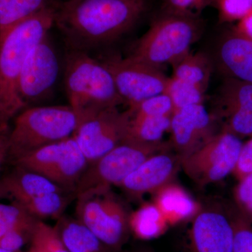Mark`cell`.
I'll list each match as a JSON object with an SVG mask.
<instances>
[{
	"instance_id": "1",
	"label": "cell",
	"mask_w": 252,
	"mask_h": 252,
	"mask_svg": "<svg viewBox=\"0 0 252 252\" xmlns=\"http://www.w3.org/2000/svg\"><path fill=\"white\" fill-rule=\"evenodd\" d=\"M150 4V0L56 1L54 24L69 50L89 53L128 32L148 11Z\"/></svg>"
},
{
	"instance_id": "2",
	"label": "cell",
	"mask_w": 252,
	"mask_h": 252,
	"mask_svg": "<svg viewBox=\"0 0 252 252\" xmlns=\"http://www.w3.org/2000/svg\"><path fill=\"white\" fill-rule=\"evenodd\" d=\"M55 2L0 33V114L6 120L26 109L18 97V79L30 53L54 25Z\"/></svg>"
},
{
	"instance_id": "3",
	"label": "cell",
	"mask_w": 252,
	"mask_h": 252,
	"mask_svg": "<svg viewBox=\"0 0 252 252\" xmlns=\"http://www.w3.org/2000/svg\"><path fill=\"white\" fill-rule=\"evenodd\" d=\"M64 78L69 106L79 120L124 103L109 69L89 53L69 49Z\"/></svg>"
},
{
	"instance_id": "4",
	"label": "cell",
	"mask_w": 252,
	"mask_h": 252,
	"mask_svg": "<svg viewBox=\"0 0 252 252\" xmlns=\"http://www.w3.org/2000/svg\"><path fill=\"white\" fill-rule=\"evenodd\" d=\"M202 28L199 16L163 11L136 42L128 56L157 67L172 65L190 53Z\"/></svg>"
},
{
	"instance_id": "5",
	"label": "cell",
	"mask_w": 252,
	"mask_h": 252,
	"mask_svg": "<svg viewBox=\"0 0 252 252\" xmlns=\"http://www.w3.org/2000/svg\"><path fill=\"white\" fill-rule=\"evenodd\" d=\"M15 117L9 134V162L72 137L79 122L69 105L28 107Z\"/></svg>"
},
{
	"instance_id": "6",
	"label": "cell",
	"mask_w": 252,
	"mask_h": 252,
	"mask_svg": "<svg viewBox=\"0 0 252 252\" xmlns=\"http://www.w3.org/2000/svg\"><path fill=\"white\" fill-rule=\"evenodd\" d=\"M76 201V218L113 252H120L131 233V212L112 188L89 190Z\"/></svg>"
},
{
	"instance_id": "7",
	"label": "cell",
	"mask_w": 252,
	"mask_h": 252,
	"mask_svg": "<svg viewBox=\"0 0 252 252\" xmlns=\"http://www.w3.org/2000/svg\"><path fill=\"white\" fill-rule=\"evenodd\" d=\"M35 172L68 191L74 192L89 162L74 137L49 144L10 162Z\"/></svg>"
},
{
	"instance_id": "8",
	"label": "cell",
	"mask_w": 252,
	"mask_h": 252,
	"mask_svg": "<svg viewBox=\"0 0 252 252\" xmlns=\"http://www.w3.org/2000/svg\"><path fill=\"white\" fill-rule=\"evenodd\" d=\"M169 144L124 142L89 164L76 189V195L97 189L117 187L149 157L167 151Z\"/></svg>"
},
{
	"instance_id": "9",
	"label": "cell",
	"mask_w": 252,
	"mask_h": 252,
	"mask_svg": "<svg viewBox=\"0 0 252 252\" xmlns=\"http://www.w3.org/2000/svg\"><path fill=\"white\" fill-rule=\"evenodd\" d=\"M243 145L237 136L220 131L201 148L182 159L181 167L195 184L205 187L233 172Z\"/></svg>"
},
{
	"instance_id": "10",
	"label": "cell",
	"mask_w": 252,
	"mask_h": 252,
	"mask_svg": "<svg viewBox=\"0 0 252 252\" xmlns=\"http://www.w3.org/2000/svg\"><path fill=\"white\" fill-rule=\"evenodd\" d=\"M100 61L112 74L118 92L129 108L166 91L169 77L161 67L129 56H109Z\"/></svg>"
},
{
	"instance_id": "11",
	"label": "cell",
	"mask_w": 252,
	"mask_h": 252,
	"mask_svg": "<svg viewBox=\"0 0 252 252\" xmlns=\"http://www.w3.org/2000/svg\"><path fill=\"white\" fill-rule=\"evenodd\" d=\"M131 114L118 107L99 111L79 120L73 137L89 164L112 151L125 140Z\"/></svg>"
},
{
	"instance_id": "12",
	"label": "cell",
	"mask_w": 252,
	"mask_h": 252,
	"mask_svg": "<svg viewBox=\"0 0 252 252\" xmlns=\"http://www.w3.org/2000/svg\"><path fill=\"white\" fill-rule=\"evenodd\" d=\"M59 72V56L47 34L30 53L18 79V97L26 108L51 94Z\"/></svg>"
},
{
	"instance_id": "13",
	"label": "cell",
	"mask_w": 252,
	"mask_h": 252,
	"mask_svg": "<svg viewBox=\"0 0 252 252\" xmlns=\"http://www.w3.org/2000/svg\"><path fill=\"white\" fill-rule=\"evenodd\" d=\"M216 119L203 104L187 106L173 113L170 130L172 143L182 160L218 134Z\"/></svg>"
},
{
	"instance_id": "14",
	"label": "cell",
	"mask_w": 252,
	"mask_h": 252,
	"mask_svg": "<svg viewBox=\"0 0 252 252\" xmlns=\"http://www.w3.org/2000/svg\"><path fill=\"white\" fill-rule=\"evenodd\" d=\"M234 229L227 208H200L189 233L190 252H234Z\"/></svg>"
},
{
	"instance_id": "15",
	"label": "cell",
	"mask_w": 252,
	"mask_h": 252,
	"mask_svg": "<svg viewBox=\"0 0 252 252\" xmlns=\"http://www.w3.org/2000/svg\"><path fill=\"white\" fill-rule=\"evenodd\" d=\"M182 159L168 150L154 154L144 160L119 185L132 200H140L146 194H154L173 182Z\"/></svg>"
},
{
	"instance_id": "16",
	"label": "cell",
	"mask_w": 252,
	"mask_h": 252,
	"mask_svg": "<svg viewBox=\"0 0 252 252\" xmlns=\"http://www.w3.org/2000/svg\"><path fill=\"white\" fill-rule=\"evenodd\" d=\"M216 58L226 77L252 84V41L229 30L220 36Z\"/></svg>"
},
{
	"instance_id": "17",
	"label": "cell",
	"mask_w": 252,
	"mask_h": 252,
	"mask_svg": "<svg viewBox=\"0 0 252 252\" xmlns=\"http://www.w3.org/2000/svg\"><path fill=\"white\" fill-rule=\"evenodd\" d=\"M63 190H67L43 176L19 167H14L12 171L0 180V198H8L18 204L42 194Z\"/></svg>"
},
{
	"instance_id": "18",
	"label": "cell",
	"mask_w": 252,
	"mask_h": 252,
	"mask_svg": "<svg viewBox=\"0 0 252 252\" xmlns=\"http://www.w3.org/2000/svg\"><path fill=\"white\" fill-rule=\"evenodd\" d=\"M153 195V203L161 212L168 224H176L194 217L200 210L199 204L188 192L173 182L159 189Z\"/></svg>"
},
{
	"instance_id": "19",
	"label": "cell",
	"mask_w": 252,
	"mask_h": 252,
	"mask_svg": "<svg viewBox=\"0 0 252 252\" xmlns=\"http://www.w3.org/2000/svg\"><path fill=\"white\" fill-rule=\"evenodd\" d=\"M54 226L69 252H114L76 217L64 215Z\"/></svg>"
},
{
	"instance_id": "20",
	"label": "cell",
	"mask_w": 252,
	"mask_h": 252,
	"mask_svg": "<svg viewBox=\"0 0 252 252\" xmlns=\"http://www.w3.org/2000/svg\"><path fill=\"white\" fill-rule=\"evenodd\" d=\"M172 66V77L196 86L205 93L212 72V63L206 54L189 53Z\"/></svg>"
},
{
	"instance_id": "21",
	"label": "cell",
	"mask_w": 252,
	"mask_h": 252,
	"mask_svg": "<svg viewBox=\"0 0 252 252\" xmlns=\"http://www.w3.org/2000/svg\"><path fill=\"white\" fill-rule=\"evenodd\" d=\"M76 198L77 195L74 192L63 190L37 195L18 205L36 220H44L46 219H55L58 220L64 215L69 204Z\"/></svg>"
},
{
	"instance_id": "22",
	"label": "cell",
	"mask_w": 252,
	"mask_h": 252,
	"mask_svg": "<svg viewBox=\"0 0 252 252\" xmlns=\"http://www.w3.org/2000/svg\"><path fill=\"white\" fill-rule=\"evenodd\" d=\"M171 119L172 116L131 117L128 129L124 142L143 144L161 142L162 136L170 130Z\"/></svg>"
},
{
	"instance_id": "23",
	"label": "cell",
	"mask_w": 252,
	"mask_h": 252,
	"mask_svg": "<svg viewBox=\"0 0 252 252\" xmlns=\"http://www.w3.org/2000/svg\"><path fill=\"white\" fill-rule=\"evenodd\" d=\"M167 225V220L154 203H146L130 215L131 233L136 238L149 240L161 235Z\"/></svg>"
},
{
	"instance_id": "24",
	"label": "cell",
	"mask_w": 252,
	"mask_h": 252,
	"mask_svg": "<svg viewBox=\"0 0 252 252\" xmlns=\"http://www.w3.org/2000/svg\"><path fill=\"white\" fill-rule=\"evenodd\" d=\"M54 2V0H0V33Z\"/></svg>"
},
{
	"instance_id": "25",
	"label": "cell",
	"mask_w": 252,
	"mask_h": 252,
	"mask_svg": "<svg viewBox=\"0 0 252 252\" xmlns=\"http://www.w3.org/2000/svg\"><path fill=\"white\" fill-rule=\"evenodd\" d=\"M218 107L252 111V84L225 77L219 91Z\"/></svg>"
},
{
	"instance_id": "26",
	"label": "cell",
	"mask_w": 252,
	"mask_h": 252,
	"mask_svg": "<svg viewBox=\"0 0 252 252\" xmlns=\"http://www.w3.org/2000/svg\"><path fill=\"white\" fill-rule=\"evenodd\" d=\"M165 94L171 99L175 112L187 106L203 104L205 99V93L198 87L172 77H169Z\"/></svg>"
},
{
	"instance_id": "27",
	"label": "cell",
	"mask_w": 252,
	"mask_h": 252,
	"mask_svg": "<svg viewBox=\"0 0 252 252\" xmlns=\"http://www.w3.org/2000/svg\"><path fill=\"white\" fill-rule=\"evenodd\" d=\"M218 114L224 119L221 131L230 132L239 138L252 137V111L236 107H218Z\"/></svg>"
},
{
	"instance_id": "28",
	"label": "cell",
	"mask_w": 252,
	"mask_h": 252,
	"mask_svg": "<svg viewBox=\"0 0 252 252\" xmlns=\"http://www.w3.org/2000/svg\"><path fill=\"white\" fill-rule=\"evenodd\" d=\"M29 248L25 252H69L55 226L39 220Z\"/></svg>"
},
{
	"instance_id": "29",
	"label": "cell",
	"mask_w": 252,
	"mask_h": 252,
	"mask_svg": "<svg viewBox=\"0 0 252 252\" xmlns=\"http://www.w3.org/2000/svg\"><path fill=\"white\" fill-rule=\"evenodd\" d=\"M128 110L133 117H165L172 116L175 107L170 97L162 94L149 97Z\"/></svg>"
},
{
	"instance_id": "30",
	"label": "cell",
	"mask_w": 252,
	"mask_h": 252,
	"mask_svg": "<svg viewBox=\"0 0 252 252\" xmlns=\"http://www.w3.org/2000/svg\"><path fill=\"white\" fill-rule=\"evenodd\" d=\"M234 229V252H252V222L238 208H227Z\"/></svg>"
},
{
	"instance_id": "31",
	"label": "cell",
	"mask_w": 252,
	"mask_h": 252,
	"mask_svg": "<svg viewBox=\"0 0 252 252\" xmlns=\"http://www.w3.org/2000/svg\"><path fill=\"white\" fill-rule=\"evenodd\" d=\"M39 220H32L9 230L0 238V248L11 252L22 251L23 247L31 243Z\"/></svg>"
},
{
	"instance_id": "32",
	"label": "cell",
	"mask_w": 252,
	"mask_h": 252,
	"mask_svg": "<svg viewBox=\"0 0 252 252\" xmlns=\"http://www.w3.org/2000/svg\"><path fill=\"white\" fill-rule=\"evenodd\" d=\"M34 220L36 219L14 202L0 203V238L18 225Z\"/></svg>"
},
{
	"instance_id": "33",
	"label": "cell",
	"mask_w": 252,
	"mask_h": 252,
	"mask_svg": "<svg viewBox=\"0 0 252 252\" xmlns=\"http://www.w3.org/2000/svg\"><path fill=\"white\" fill-rule=\"evenodd\" d=\"M220 23H236L252 10V0H215Z\"/></svg>"
},
{
	"instance_id": "34",
	"label": "cell",
	"mask_w": 252,
	"mask_h": 252,
	"mask_svg": "<svg viewBox=\"0 0 252 252\" xmlns=\"http://www.w3.org/2000/svg\"><path fill=\"white\" fill-rule=\"evenodd\" d=\"M215 0H163V11L199 16L205 8L213 6Z\"/></svg>"
},
{
	"instance_id": "35",
	"label": "cell",
	"mask_w": 252,
	"mask_h": 252,
	"mask_svg": "<svg viewBox=\"0 0 252 252\" xmlns=\"http://www.w3.org/2000/svg\"><path fill=\"white\" fill-rule=\"evenodd\" d=\"M235 198L240 211L252 219V174L240 180L235 189Z\"/></svg>"
},
{
	"instance_id": "36",
	"label": "cell",
	"mask_w": 252,
	"mask_h": 252,
	"mask_svg": "<svg viewBox=\"0 0 252 252\" xmlns=\"http://www.w3.org/2000/svg\"><path fill=\"white\" fill-rule=\"evenodd\" d=\"M233 172L240 180L252 174V138L243 144Z\"/></svg>"
},
{
	"instance_id": "37",
	"label": "cell",
	"mask_w": 252,
	"mask_h": 252,
	"mask_svg": "<svg viewBox=\"0 0 252 252\" xmlns=\"http://www.w3.org/2000/svg\"><path fill=\"white\" fill-rule=\"evenodd\" d=\"M11 130L9 123L0 126V169L9 157V134Z\"/></svg>"
},
{
	"instance_id": "38",
	"label": "cell",
	"mask_w": 252,
	"mask_h": 252,
	"mask_svg": "<svg viewBox=\"0 0 252 252\" xmlns=\"http://www.w3.org/2000/svg\"><path fill=\"white\" fill-rule=\"evenodd\" d=\"M233 32L252 41V10L230 28Z\"/></svg>"
},
{
	"instance_id": "39",
	"label": "cell",
	"mask_w": 252,
	"mask_h": 252,
	"mask_svg": "<svg viewBox=\"0 0 252 252\" xmlns=\"http://www.w3.org/2000/svg\"><path fill=\"white\" fill-rule=\"evenodd\" d=\"M9 121L6 120V119L2 115L0 114V126L2 125V124H6V123H9Z\"/></svg>"
},
{
	"instance_id": "40",
	"label": "cell",
	"mask_w": 252,
	"mask_h": 252,
	"mask_svg": "<svg viewBox=\"0 0 252 252\" xmlns=\"http://www.w3.org/2000/svg\"><path fill=\"white\" fill-rule=\"evenodd\" d=\"M135 252H152L150 250L147 248H140L137 250Z\"/></svg>"
},
{
	"instance_id": "41",
	"label": "cell",
	"mask_w": 252,
	"mask_h": 252,
	"mask_svg": "<svg viewBox=\"0 0 252 252\" xmlns=\"http://www.w3.org/2000/svg\"><path fill=\"white\" fill-rule=\"evenodd\" d=\"M0 252H25L23 251H20V252H11V251H8V250H5L4 249L0 248Z\"/></svg>"
},
{
	"instance_id": "42",
	"label": "cell",
	"mask_w": 252,
	"mask_h": 252,
	"mask_svg": "<svg viewBox=\"0 0 252 252\" xmlns=\"http://www.w3.org/2000/svg\"></svg>"
}]
</instances>
